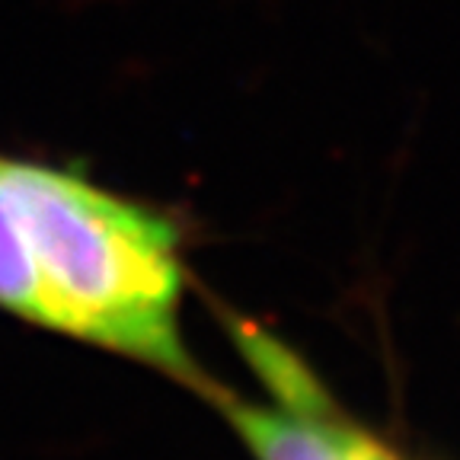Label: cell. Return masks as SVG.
<instances>
[{
    "instance_id": "cell-2",
    "label": "cell",
    "mask_w": 460,
    "mask_h": 460,
    "mask_svg": "<svg viewBox=\"0 0 460 460\" xmlns=\"http://www.w3.org/2000/svg\"><path fill=\"white\" fill-rule=\"evenodd\" d=\"M243 352L279 402L252 406L237 396H217V406L256 460H400L358 425L336 416L295 355H288L266 332H246Z\"/></svg>"
},
{
    "instance_id": "cell-1",
    "label": "cell",
    "mask_w": 460,
    "mask_h": 460,
    "mask_svg": "<svg viewBox=\"0 0 460 460\" xmlns=\"http://www.w3.org/2000/svg\"><path fill=\"white\" fill-rule=\"evenodd\" d=\"M0 195L55 310V330L201 387L180 339V234L74 172L0 160Z\"/></svg>"
},
{
    "instance_id": "cell-3",
    "label": "cell",
    "mask_w": 460,
    "mask_h": 460,
    "mask_svg": "<svg viewBox=\"0 0 460 460\" xmlns=\"http://www.w3.org/2000/svg\"><path fill=\"white\" fill-rule=\"evenodd\" d=\"M0 307L22 316L29 323L55 330V310L45 297L39 275L29 262V252L16 234L10 211L0 195Z\"/></svg>"
}]
</instances>
